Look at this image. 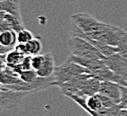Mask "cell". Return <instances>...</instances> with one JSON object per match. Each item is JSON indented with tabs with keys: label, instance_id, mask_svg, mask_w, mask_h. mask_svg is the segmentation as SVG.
Returning <instances> with one entry per match:
<instances>
[{
	"label": "cell",
	"instance_id": "603a6c76",
	"mask_svg": "<svg viewBox=\"0 0 127 116\" xmlns=\"http://www.w3.org/2000/svg\"><path fill=\"white\" fill-rule=\"evenodd\" d=\"M6 12H4V11H0V23H2L3 21H4V19H5V17H6Z\"/></svg>",
	"mask_w": 127,
	"mask_h": 116
},
{
	"label": "cell",
	"instance_id": "cb8c5ba5",
	"mask_svg": "<svg viewBox=\"0 0 127 116\" xmlns=\"http://www.w3.org/2000/svg\"><path fill=\"white\" fill-rule=\"evenodd\" d=\"M1 1H5V0H0V2H1Z\"/></svg>",
	"mask_w": 127,
	"mask_h": 116
},
{
	"label": "cell",
	"instance_id": "7402d4cb",
	"mask_svg": "<svg viewBox=\"0 0 127 116\" xmlns=\"http://www.w3.org/2000/svg\"><path fill=\"white\" fill-rule=\"evenodd\" d=\"M118 116H127V109L126 108H121L119 113H118Z\"/></svg>",
	"mask_w": 127,
	"mask_h": 116
},
{
	"label": "cell",
	"instance_id": "8fae6325",
	"mask_svg": "<svg viewBox=\"0 0 127 116\" xmlns=\"http://www.w3.org/2000/svg\"><path fill=\"white\" fill-rule=\"evenodd\" d=\"M0 44L6 47L14 48L17 44L16 32L13 30H5L0 32Z\"/></svg>",
	"mask_w": 127,
	"mask_h": 116
},
{
	"label": "cell",
	"instance_id": "e0dca14e",
	"mask_svg": "<svg viewBox=\"0 0 127 116\" xmlns=\"http://www.w3.org/2000/svg\"><path fill=\"white\" fill-rule=\"evenodd\" d=\"M44 61V54H37V55H32L31 58V64H32V69L37 71L41 68L42 64Z\"/></svg>",
	"mask_w": 127,
	"mask_h": 116
},
{
	"label": "cell",
	"instance_id": "ba28073f",
	"mask_svg": "<svg viewBox=\"0 0 127 116\" xmlns=\"http://www.w3.org/2000/svg\"><path fill=\"white\" fill-rule=\"evenodd\" d=\"M55 63H54V57L51 53H45L44 54V61L39 70L36 71L37 75L39 77L47 78L51 77L55 70Z\"/></svg>",
	"mask_w": 127,
	"mask_h": 116
},
{
	"label": "cell",
	"instance_id": "4fadbf2b",
	"mask_svg": "<svg viewBox=\"0 0 127 116\" xmlns=\"http://www.w3.org/2000/svg\"><path fill=\"white\" fill-rule=\"evenodd\" d=\"M29 55H37L40 54L42 51V42L39 37H34L32 40H30L26 43Z\"/></svg>",
	"mask_w": 127,
	"mask_h": 116
},
{
	"label": "cell",
	"instance_id": "8992f818",
	"mask_svg": "<svg viewBox=\"0 0 127 116\" xmlns=\"http://www.w3.org/2000/svg\"><path fill=\"white\" fill-rule=\"evenodd\" d=\"M99 93L112 99L116 104L121 100V85L112 81H101Z\"/></svg>",
	"mask_w": 127,
	"mask_h": 116
},
{
	"label": "cell",
	"instance_id": "484cf974",
	"mask_svg": "<svg viewBox=\"0 0 127 116\" xmlns=\"http://www.w3.org/2000/svg\"><path fill=\"white\" fill-rule=\"evenodd\" d=\"M0 111H1V109H0Z\"/></svg>",
	"mask_w": 127,
	"mask_h": 116
},
{
	"label": "cell",
	"instance_id": "9c48e42d",
	"mask_svg": "<svg viewBox=\"0 0 127 116\" xmlns=\"http://www.w3.org/2000/svg\"><path fill=\"white\" fill-rule=\"evenodd\" d=\"M20 81L19 74L16 73L11 67H6L3 71L0 72V83L3 86L15 84Z\"/></svg>",
	"mask_w": 127,
	"mask_h": 116
},
{
	"label": "cell",
	"instance_id": "7a4b0ae2",
	"mask_svg": "<svg viewBox=\"0 0 127 116\" xmlns=\"http://www.w3.org/2000/svg\"><path fill=\"white\" fill-rule=\"evenodd\" d=\"M68 48L71 55L86 59H105V56L87 40L74 35H69Z\"/></svg>",
	"mask_w": 127,
	"mask_h": 116
},
{
	"label": "cell",
	"instance_id": "5b68a950",
	"mask_svg": "<svg viewBox=\"0 0 127 116\" xmlns=\"http://www.w3.org/2000/svg\"><path fill=\"white\" fill-rule=\"evenodd\" d=\"M104 62L115 74L127 81V58L117 52L106 57Z\"/></svg>",
	"mask_w": 127,
	"mask_h": 116
},
{
	"label": "cell",
	"instance_id": "277c9868",
	"mask_svg": "<svg viewBox=\"0 0 127 116\" xmlns=\"http://www.w3.org/2000/svg\"><path fill=\"white\" fill-rule=\"evenodd\" d=\"M29 94V92L13 91L2 86L0 89V109H11L18 106Z\"/></svg>",
	"mask_w": 127,
	"mask_h": 116
},
{
	"label": "cell",
	"instance_id": "ffe728a7",
	"mask_svg": "<svg viewBox=\"0 0 127 116\" xmlns=\"http://www.w3.org/2000/svg\"><path fill=\"white\" fill-rule=\"evenodd\" d=\"M7 67L6 64V59H5V55L0 54V72L3 71L5 68Z\"/></svg>",
	"mask_w": 127,
	"mask_h": 116
},
{
	"label": "cell",
	"instance_id": "5bb4252c",
	"mask_svg": "<svg viewBox=\"0 0 127 116\" xmlns=\"http://www.w3.org/2000/svg\"><path fill=\"white\" fill-rule=\"evenodd\" d=\"M16 35H17V43H28L30 40H32L34 38L32 32L25 28L18 31Z\"/></svg>",
	"mask_w": 127,
	"mask_h": 116
},
{
	"label": "cell",
	"instance_id": "6da1fadb",
	"mask_svg": "<svg viewBox=\"0 0 127 116\" xmlns=\"http://www.w3.org/2000/svg\"><path fill=\"white\" fill-rule=\"evenodd\" d=\"M70 19L87 36L110 46L117 47L121 37L125 33L122 28L103 23L85 12L75 13L70 16Z\"/></svg>",
	"mask_w": 127,
	"mask_h": 116
},
{
	"label": "cell",
	"instance_id": "ac0fdd59",
	"mask_svg": "<svg viewBox=\"0 0 127 116\" xmlns=\"http://www.w3.org/2000/svg\"><path fill=\"white\" fill-rule=\"evenodd\" d=\"M122 108L127 109V86H122L121 85V100L120 103Z\"/></svg>",
	"mask_w": 127,
	"mask_h": 116
},
{
	"label": "cell",
	"instance_id": "3957f363",
	"mask_svg": "<svg viewBox=\"0 0 127 116\" xmlns=\"http://www.w3.org/2000/svg\"><path fill=\"white\" fill-rule=\"evenodd\" d=\"M85 73L91 74L87 68L79 65L76 62L71 61L70 59H67L65 62H63L61 65L55 68L53 73V77H54L53 86L59 87L62 84L69 81L70 79L74 78L75 76L80 74H85Z\"/></svg>",
	"mask_w": 127,
	"mask_h": 116
},
{
	"label": "cell",
	"instance_id": "30bf717a",
	"mask_svg": "<svg viewBox=\"0 0 127 116\" xmlns=\"http://www.w3.org/2000/svg\"><path fill=\"white\" fill-rule=\"evenodd\" d=\"M0 11H4L8 14L21 17L18 0H5V1H1L0 2Z\"/></svg>",
	"mask_w": 127,
	"mask_h": 116
},
{
	"label": "cell",
	"instance_id": "7c38bea8",
	"mask_svg": "<svg viewBox=\"0 0 127 116\" xmlns=\"http://www.w3.org/2000/svg\"><path fill=\"white\" fill-rule=\"evenodd\" d=\"M24 56H25V55L21 54V53L18 52L17 50L12 49L11 51H9V52L5 55V59H6V64H7V66L13 68V67H15L16 65L20 64Z\"/></svg>",
	"mask_w": 127,
	"mask_h": 116
},
{
	"label": "cell",
	"instance_id": "52a82bcc",
	"mask_svg": "<svg viewBox=\"0 0 127 116\" xmlns=\"http://www.w3.org/2000/svg\"><path fill=\"white\" fill-rule=\"evenodd\" d=\"M24 29V25L21 17H17L15 15L6 14V17L2 23H0V32L5 30H13L16 33Z\"/></svg>",
	"mask_w": 127,
	"mask_h": 116
},
{
	"label": "cell",
	"instance_id": "2e32d148",
	"mask_svg": "<svg viewBox=\"0 0 127 116\" xmlns=\"http://www.w3.org/2000/svg\"><path fill=\"white\" fill-rule=\"evenodd\" d=\"M117 49H118L119 54H121L123 57L127 58V32L126 31L123 34V36L121 37V39L117 45Z\"/></svg>",
	"mask_w": 127,
	"mask_h": 116
},
{
	"label": "cell",
	"instance_id": "9a60e30c",
	"mask_svg": "<svg viewBox=\"0 0 127 116\" xmlns=\"http://www.w3.org/2000/svg\"><path fill=\"white\" fill-rule=\"evenodd\" d=\"M19 78H20L22 81H24V82L30 83V82L35 81V80L38 78V75H37V73H36L35 70L29 69V70H24V71H22V72L19 74Z\"/></svg>",
	"mask_w": 127,
	"mask_h": 116
},
{
	"label": "cell",
	"instance_id": "d6986e66",
	"mask_svg": "<svg viewBox=\"0 0 127 116\" xmlns=\"http://www.w3.org/2000/svg\"><path fill=\"white\" fill-rule=\"evenodd\" d=\"M15 50H17L18 52H20L23 55H29L28 53V49H27V45L26 43H17L14 47Z\"/></svg>",
	"mask_w": 127,
	"mask_h": 116
},
{
	"label": "cell",
	"instance_id": "d4e9b609",
	"mask_svg": "<svg viewBox=\"0 0 127 116\" xmlns=\"http://www.w3.org/2000/svg\"><path fill=\"white\" fill-rule=\"evenodd\" d=\"M18 1H20V0H18Z\"/></svg>",
	"mask_w": 127,
	"mask_h": 116
},
{
	"label": "cell",
	"instance_id": "44dd1931",
	"mask_svg": "<svg viewBox=\"0 0 127 116\" xmlns=\"http://www.w3.org/2000/svg\"><path fill=\"white\" fill-rule=\"evenodd\" d=\"M12 49L14 48H10V47H6V46H3L0 44V54H3V55H6L9 51H11Z\"/></svg>",
	"mask_w": 127,
	"mask_h": 116
}]
</instances>
